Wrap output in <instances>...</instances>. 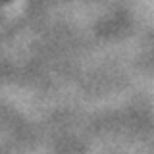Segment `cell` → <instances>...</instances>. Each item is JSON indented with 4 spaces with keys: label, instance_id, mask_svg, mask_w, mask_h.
<instances>
[]
</instances>
